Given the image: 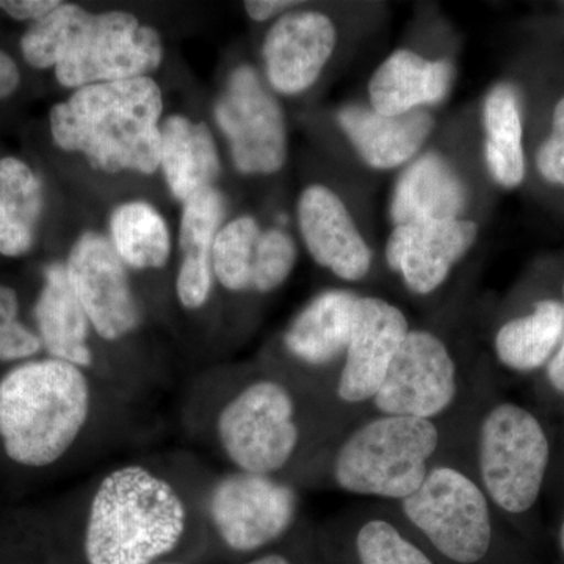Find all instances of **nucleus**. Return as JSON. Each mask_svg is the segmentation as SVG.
<instances>
[{"instance_id": "obj_1", "label": "nucleus", "mask_w": 564, "mask_h": 564, "mask_svg": "<svg viewBox=\"0 0 564 564\" xmlns=\"http://www.w3.org/2000/svg\"><path fill=\"white\" fill-rule=\"evenodd\" d=\"M344 430L328 404L270 364L234 383L214 422L215 440L232 469L295 485Z\"/></svg>"}, {"instance_id": "obj_2", "label": "nucleus", "mask_w": 564, "mask_h": 564, "mask_svg": "<svg viewBox=\"0 0 564 564\" xmlns=\"http://www.w3.org/2000/svg\"><path fill=\"white\" fill-rule=\"evenodd\" d=\"M467 419L434 422L406 415L366 414L315 456L302 485L399 503L413 496L433 464L462 444Z\"/></svg>"}, {"instance_id": "obj_3", "label": "nucleus", "mask_w": 564, "mask_h": 564, "mask_svg": "<svg viewBox=\"0 0 564 564\" xmlns=\"http://www.w3.org/2000/svg\"><path fill=\"white\" fill-rule=\"evenodd\" d=\"M21 52L32 68H54L58 84L74 91L150 77L165 55L161 33L128 11L95 14L65 2L33 22Z\"/></svg>"}, {"instance_id": "obj_4", "label": "nucleus", "mask_w": 564, "mask_h": 564, "mask_svg": "<svg viewBox=\"0 0 564 564\" xmlns=\"http://www.w3.org/2000/svg\"><path fill=\"white\" fill-rule=\"evenodd\" d=\"M162 113V90L152 77L90 85L52 107V139L104 173L148 176L161 169Z\"/></svg>"}, {"instance_id": "obj_5", "label": "nucleus", "mask_w": 564, "mask_h": 564, "mask_svg": "<svg viewBox=\"0 0 564 564\" xmlns=\"http://www.w3.org/2000/svg\"><path fill=\"white\" fill-rule=\"evenodd\" d=\"M191 508L177 486L144 464H122L93 489L84 530L88 564H154L184 540Z\"/></svg>"}, {"instance_id": "obj_6", "label": "nucleus", "mask_w": 564, "mask_h": 564, "mask_svg": "<svg viewBox=\"0 0 564 564\" xmlns=\"http://www.w3.org/2000/svg\"><path fill=\"white\" fill-rule=\"evenodd\" d=\"M93 384L87 370L61 359H29L0 378V443L10 462L44 469L87 432Z\"/></svg>"}, {"instance_id": "obj_7", "label": "nucleus", "mask_w": 564, "mask_h": 564, "mask_svg": "<svg viewBox=\"0 0 564 564\" xmlns=\"http://www.w3.org/2000/svg\"><path fill=\"white\" fill-rule=\"evenodd\" d=\"M466 455L503 521L533 513L551 469L552 443L530 408L486 393L470 423Z\"/></svg>"}, {"instance_id": "obj_8", "label": "nucleus", "mask_w": 564, "mask_h": 564, "mask_svg": "<svg viewBox=\"0 0 564 564\" xmlns=\"http://www.w3.org/2000/svg\"><path fill=\"white\" fill-rule=\"evenodd\" d=\"M440 564H496L503 518L470 469L466 452L434 463L421 488L392 503Z\"/></svg>"}, {"instance_id": "obj_9", "label": "nucleus", "mask_w": 564, "mask_h": 564, "mask_svg": "<svg viewBox=\"0 0 564 564\" xmlns=\"http://www.w3.org/2000/svg\"><path fill=\"white\" fill-rule=\"evenodd\" d=\"M488 372L481 366H464L444 334L411 328L370 413L454 421L491 389Z\"/></svg>"}, {"instance_id": "obj_10", "label": "nucleus", "mask_w": 564, "mask_h": 564, "mask_svg": "<svg viewBox=\"0 0 564 564\" xmlns=\"http://www.w3.org/2000/svg\"><path fill=\"white\" fill-rule=\"evenodd\" d=\"M299 489L285 478L231 469L210 486L206 513L229 551L262 554L288 540L300 525Z\"/></svg>"}, {"instance_id": "obj_11", "label": "nucleus", "mask_w": 564, "mask_h": 564, "mask_svg": "<svg viewBox=\"0 0 564 564\" xmlns=\"http://www.w3.org/2000/svg\"><path fill=\"white\" fill-rule=\"evenodd\" d=\"M359 296L361 293L345 288L326 289L317 293L310 303L304 304L281 334L284 359L270 364L328 404L336 415L333 389L350 343L352 317Z\"/></svg>"}, {"instance_id": "obj_12", "label": "nucleus", "mask_w": 564, "mask_h": 564, "mask_svg": "<svg viewBox=\"0 0 564 564\" xmlns=\"http://www.w3.org/2000/svg\"><path fill=\"white\" fill-rule=\"evenodd\" d=\"M237 172L272 176L288 162V124L281 104L258 69L240 65L229 74L214 107Z\"/></svg>"}, {"instance_id": "obj_13", "label": "nucleus", "mask_w": 564, "mask_h": 564, "mask_svg": "<svg viewBox=\"0 0 564 564\" xmlns=\"http://www.w3.org/2000/svg\"><path fill=\"white\" fill-rule=\"evenodd\" d=\"M410 329L406 314L397 304L380 296H359L350 343L333 389L334 410L345 426L370 413Z\"/></svg>"}, {"instance_id": "obj_14", "label": "nucleus", "mask_w": 564, "mask_h": 564, "mask_svg": "<svg viewBox=\"0 0 564 564\" xmlns=\"http://www.w3.org/2000/svg\"><path fill=\"white\" fill-rule=\"evenodd\" d=\"M65 267L93 333L106 343H118L137 332L141 310L129 269L106 236L82 234L70 248Z\"/></svg>"}, {"instance_id": "obj_15", "label": "nucleus", "mask_w": 564, "mask_h": 564, "mask_svg": "<svg viewBox=\"0 0 564 564\" xmlns=\"http://www.w3.org/2000/svg\"><path fill=\"white\" fill-rule=\"evenodd\" d=\"M318 538L333 564H440L392 503L345 508Z\"/></svg>"}, {"instance_id": "obj_16", "label": "nucleus", "mask_w": 564, "mask_h": 564, "mask_svg": "<svg viewBox=\"0 0 564 564\" xmlns=\"http://www.w3.org/2000/svg\"><path fill=\"white\" fill-rule=\"evenodd\" d=\"M478 232L477 223L464 217L393 226L386 242V263L411 295L426 299L443 288L473 250Z\"/></svg>"}, {"instance_id": "obj_17", "label": "nucleus", "mask_w": 564, "mask_h": 564, "mask_svg": "<svg viewBox=\"0 0 564 564\" xmlns=\"http://www.w3.org/2000/svg\"><path fill=\"white\" fill-rule=\"evenodd\" d=\"M337 46L328 14L296 9L273 22L262 44L265 79L282 96H299L321 79Z\"/></svg>"}, {"instance_id": "obj_18", "label": "nucleus", "mask_w": 564, "mask_h": 564, "mask_svg": "<svg viewBox=\"0 0 564 564\" xmlns=\"http://www.w3.org/2000/svg\"><path fill=\"white\" fill-rule=\"evenodd\" d=\"M296 221L313 261L337 280L361 282L373 267V252L347 204L328 185L304 188L296 203Z\"/></svg>"}, {"instance_id": "obj_19", "label": "nucleus", "mask_w": 564, "mask_h": 564, "mask_svg": "<svg viewBox=\"0 0 564 564\" xmlns=\"http://www.w3.org/2000/svg\"><path fill=\"white\" fill-rule=\"evenodd\" d=\"M336 121L358 158L378 172L400 169L414 161L436 126L429 109L386 117L370 106L356 102L340 107Z\"/></svg>"}, {"instance_id": "obj_20", "label": "nucleus", "mask_w": 564, "mask_h": 564, "mask_svg": "<svg viewBox=\"0 0 564 564\" xmlns=\"http://www.w3.org/2000/svg\"><path fill=\"white\" fill-rule=\"evenodd\" d=\"M469 188L452 162L436 151L421 152L393 185L389 218L393 226L463 218Z\"/></svg>"}, {"instance_id": "obj_21", "label": "nucleus", "mask_w": 564, "mask_h": 564, "mask_svg": "<svg viewBox=\"0 0 564 564\" xmlns=\"http://www.w3.org/2000/svg\"><path fill=\"white\" fill-rule=\"evenodd\" d=\"M454 65L447 58H426L419 52L397 50L369 80V106L386 117H399L436 106L454 84Z\"/></svg>"}, {"instance_id": "obj_22", "label": "nucleus", "mask_w": 564, "mask_h": 564, "mask_svg": "<svg viewBox=\"0 0 564 564\" xmlns=\"http://www.w3.org/2000/svg\"><path fill=\"white\" fill-rule=\"evenodd\" d=\"M225 215V196L215 187L196 193L182 207L176 295L184 310L199 311L209 302L217 282L212 267V250Z\"/></svg>"}, {"instance_id": "obj_23", "label": "nucleus", "mask_w": 564, "mask_h": 564, "mask_svg": "<svg viewBox=\"0 0 564 564\" xmlns=\"http://www.w3.org/2000/svg\"><path fill=\"white\" fill-rule=\"evenodd\" d=\"M33 315L36 334L50 358L91 369L95 364L91 323L70 288L65 263L54 262L44 269L43 288Z\"/></svg>"}, {"instance_id": "obj_24", "label": "nucleus", "mask_w": 564, "mask_h": 564, "mask_svg": "<svg viewBox=\"0 0 564 564\" xmlns=\"http://www.w3.org/2000/svg\"><path fill=\"white\" fill-rule=\"evenodd\" d=\"M564 336V304L555 296L536 300L524 314L507 318L492 336L500 367L513 373L544 372Z\"/></svg>"}, {"instance_id": "obj_25", "label": "nucleus", "mask_w": 564, "mask_h": 564, "mask_svg": "<svg viewBox=\"0 0 564 564\" xmlns=\"http://www.w3.org/2000/svg\"><path fill=\"white\" fill-rule=\"evenodd\" d=\"M161 135V169L174 198L185 203L196 193L214 187L221 163L206 122L172 115L163 120Z\"/></svg>"}, {"instance_id": "obj_26", "label": "nucleus", "mask_w": 564, "mask_h": 564, "mask_svg": "<svg viewBox=\"0 0 564 564\" xmlns=\"http://www.w3.org/2000/svg\"><path fill=\"white\" fill-rule=\"evenodd\" d=\"M484 158L489 176L499 187L513 191L525 181L524 115L522 96L511 82H499L485 96L481 109Z\"/></svg>"}, {"instance_id": "obj_27", "label": "nucleus", "mask_w": 564, "mask_h": 564, "mask_svg": "<svg viewBox=\"0 0 564 564\" xmlns=\"http://www.w3.org/2000/svg\"><path fill=\"white\" fill-rule=\"evenodd\" d=\"M43 207V184L31 166L0 159V254L21 258L32 250Z\"/></svg>"}, {"instance_id": "obj_28", "label": "nucleus", "mask_w": 564, "mask_h": 564, "mask_svg": "<svg viewBox=\"0 0 564 564\" xmlns=\"http://www.w3.org/2000/svg\"><path fill=\"white\" fill-rule=\"evenodd\" d=\"M110 242L128 269L159 270L172 256V234L151 204H120L110 215Z\"/></svg>"}, {"instance_id": "obj_29", "label": "nucleus", "mask_w": 564, "mask_h": 564, "mask_svg": "<svg viewBox=\"0 0 564 564\" xmlns=\"http://www.w3.org/2000/svg\"><path fill=\"white\" fill-rule=\"evenodd\" d=\"M262 228L251 215L221 226L212 250L215 281L232 293H252V270Z\"/></svg>"}, {"instance_id": "obj_30", "label": "nucleus", "mask_w": 564, "mask_h": 564, "mask_svg": "<svg viewBox=\"0 0 564 564\" xmlns=\"http://www.w3.org/2000/svg\"><path fill=\"white\" fill-rule=\"evenodd\" d=\"M299 248L291 234L278 228L262 229L252 270V293L267 295L278 291L291 278Z\"/></svg>"}, {"instance_id": "obj_31", "label": "nucleus", "mask_w": 564, "mask_h": 564, "mask_svg": "<svg viewBox=\"0 0 564 564\" xmlns=\"http://www.w3.org/2000/svg\"><path fill=\"white\" fill-rule=\"evenodd\" d=\"M43 350L39 334L20 318L18 293L0 284V362H22Z\"/></svg>"}, {"instance_id": "obj_32", "label": "nucleus", "mask_w": 564, "mask_h": 564, "mask_svg": "<svg viewBox=\"0 0 564 564\" xmlns=\"http://www.w3.org/2000/svg\"><path fill=\"white\" fill-rule=\"evenodd\" d=\"M534 166L541 180L564 188V96L555 104L551 133L538 147Z\"/></svg>"}, {"instance_id": "obj_33", "label": "nucleus", "mask_w": 564, "mask_h": 564, "mask_svg": "<svg viewBox=\"0 0 564 564\" xmlns=\"http://www.w3.org/2000/svg\"><path fill=\"white\" fill-rule=\"evenodd\" d=\"M61 6V0H0V11L17 21L43 20Z\"/></svg>"}, {"instance_id": "obj_34", "label": "nucleus", "mask_w": 564, "mask_h": 564, "mask_svg": "<svg viewBox=\"0 0 564 564\" xmlns=\"http://www.w3.org/2000/svg\"><path fill=\"white\" fill-rule=\"evenodd\" d=\"M300 6L302 2H292V0H250L243 3V9L252 21L265 22L280 20L285 13L296 10Z\"/></svg>"}, {"instance_id": "obj_35", "label": "nucleus", "mask_w": 564, "mask_h": 564, "mask_svg": "<svg viewBox=\"0 0 564 564\" xmlns=\"http://www.w3.org/2000/svg\"><path fill=\"white\" fill-rule=\"evenodd\" d=\"M21 74L17 62L7 52L0 51V101L10 98L20 87Z\"/></svg>"}, {"instance_id": "obj_36", "label": "nucleus", "mask_w": 564, "mask_h": 564, "mask_svg": "<svg viewBox=\"0 0 564 564\" xmlns=\"http://www.w3.org/2000/svg\"><path fill=\"white\" fill-rule=\"evenodd\" d=\"M562 296L564 304V281L562 288ZM545 380H547L549 388L560 399H564V336L558 350H556L554 358L547 364L544 369Z\"/></svg>"}, {"instance_id": "obj_37", "label": "nucleus", "mask_w": 564, "mask_h": 564, "mask_svg": "<svg viewBox=\"0 0 564 564\" xmlns=\"http://www.w3.org/2000/svg\"><path fill=\"white\" fill-rule=\"evenodd\" d=\"M240 564H300V562L293 558V555L289 554L288 551L273 547Z\"/></svg>"}, {"instance_id": "obj_38", "label": "nucleus", "mask_w": 564, "mask_h": 564, "mask_svg": "<svg viewBox=\"0 0 564 564\" xmlns=\"http://www.w3.org/2000/svg\"><path fill=\"white\" fill-rule=\"evenodd\" d=\"M558 544H560V552H562V555L564 558V514H563V519H562V524H560Z\"/></svg>"}]
</instances>
